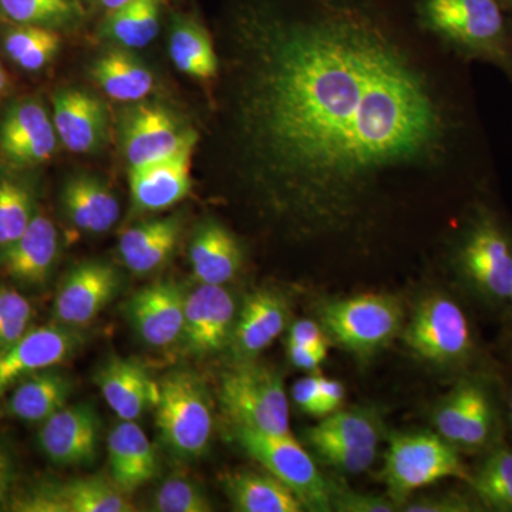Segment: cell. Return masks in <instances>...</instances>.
Segmentation results:
<instances>
[{"instance_id":"obj_1","label":"cell","mask_w":512,"mask_h":512,"mask_svg":"<svg viewBox=\"0 0 512 512\" xmlns=\"http://www.w3.org/2000/svg\"><path fill=\"white\" fill-rule=\"evenodd\" d=\"M220 59L222 175L293 248L372 259L493 192L471 66L413 0H231Z\"/></svg>"},{"instance_id":"obj_2","label":"cell","mask_w":512,"mask_h":512,"mask_svg":"<svg viewBox=\"0 0 512 512\" xmlns=\"http://www.w3.org/2000/svg\"><path fill=\"white\" fill-rule=\"evenodd\" d=\"M447 264L467 288L491 303L512 291V227L493 192L471 202L444 237Z\"/></svg>"},{"instance_id":"obj_3","label":"cell","mask_w":512,"mask_h":512,"mask_svg":"<svg viewBox=\"0 0 512 512\" xmlns=\"http://www.w3.org/2000/svg\"><path fill=\"white\" fill-rule=\"evenodd\" d=\"M420 28L467 64L494 66L512 84V13L498 0H413Z\"/></svg>"},{"instance_id":"obj_4","label":"cell","mask_w":512,"mask_h":512,"mask_svg":"<svg viewBox=\"0 0 512 512\" xmlns=\"http://www.w3.org/2000/svg\"><path fill=\"white\" fill-rule=\"evenodd\" d=\"M318 313L326 335L363 360L390 345L404 328L402 302L386 293L333 299Z\"/></svg>"},{"instance_id":"obj_5","label":"cell","mask_w":512,"mask_h":512,"mask_svg":"<svg viewBox=\"0 0 512 512\" xmlns=\"http://www.w3.org/2000/svg\"><path fill=\"white\" fill-rule=\"evenodd\" d=\"M220 402L232 426L292 434L284 380L274 367L256 360L234 363L221 376Z\"/></svg>"},{"instance_id":"obj_6","label":"cell","mask_w":512,"mask_h":512,"mask_svg":"<svg viewBox=\"0 0 512 512\" xmlns=\"http://www.w3.org/2000/svg\"><path fill=\"white\" fill-rule=\"evenodd\" d=\"M382 478L389 497L402 508L421 488L444 478L468 481L470 474L453 444L440 434L420 431L389 437Z\"/></svg>"},{"instance_id":"obj_7","label":"cell","mask_w":512,"mask_h":512,"mask_svg":"<svg viewBox=\"0 0 512 512\" xmlns=\"http://www.w3.org/2000/svg\"><path fill=\"white\" fill-rule=\"evenodd\" d=\"M156 421L161 439L175 456L201 457L211 443V397L200 377L187 370L168 373L160 382Z\"/></svg>"},{"instance_id":"obj_8","label":"cell","mask_w":512,"mask_h":512,"mask_svg":"<svg viewBox=\"0 0 512 512\" xmlns=\"http://www.w3.org/2000/svg\"><path fill=\"white\" fill-rule=\"evenodd\" d=\"M234 427V439L248 456L298 495L306 510L332 511L333 483L320 473L311 454L292 434L275 436Z\"/></svg>"},{"instance_id":"obj_9","label":"cell","mask_w":512,"mask_h":512,"mask_svg":"<svg viewBox=\"0 0 512 512\" xmlns=\"http://www.w3.org/2000/svg\"><path fill=\"white\" fill-rule=\"evenodd\" d=\"M404 343L430 365L456 367L470 360L474 336L466 313L444 293H431L403 328Z\"/></svg>"},{"instance_id":"obj_10","label":"cell","mask_w":512,"mask_h":512,"mask_svg":"<svg viewBox=\"0 0 512 512\" xmlns=\"http://www.w3.org/2000/svg\"><path fill=\"white\" fill-rule=\"evenodd\" d=\"M436 433L461 450L490 446L497 431V410L487 387L478 380H461L437 404Z\"/></svg>"},{"instance_id":"obj_11","label":"cell","mask_w":512,"mask_h":512,"mask_svg":"<svg viewBox=\"0 0 512 512\" xmlns=\"http://www.w3.org/2000/svg\"><path fill=\"white\" fill-rule=\"evenodd\" d=\"M19 512H131L130 498L106 477L43 481L13 500Z\"/></svg>"},{"instance_id":"obj_12","label":"cell","mask_w":512,"mask_h":512,"mask_svg":"<svg viewBox=\"0 0 512 512\" xmlns=\"http://www.w3.org/2000/svg\"><path fill=\"white\" fill-rule=\"evenodd\" d=\"M55 124L35 99L16 100L0 117V158L12 171L47 163L57 146Z\"/></svg>"},{"instance_id":"obj_13","label":"cell","mask_w":512,"mask_h":512,"mask_svg":"<svg viewBox=\"0 0 512 512\" xmlns=\"http://www.w3.org/2000/svg\"><path fill=\"white\" fill-rule=\"evenodd\" d=\"M121 140L130 168L156 163L198 143V133L183 128L170 110L160 104L143 103L127 111Z\"/></svg>"},{"instance_id":"obj_14","label":"cell","mask_w":512,"mask_h":512,"mask_svg":"<svg viewBox=\"0 0 512 512\" xmlns=\"http://www.w3.org/2000/svg\"><path fill=\"white\" fill-rule=\"evenodd\" d=\"M82 345L77 329L53 325L30 328L9 348L0 350V399L26 377L66 362Z\"/></svg>"},{"instance_id":"obj_15","label":"cell","mask_w":512,"mask_h":512,"mask_svg":"<svg viewBox=\"0 0 512 512\" xmlns=\"http://www.w3.org/2000/svg\"><path fill=\"white\" fill-rule=\"evenodd\" d=\"M238 309L225 286L200 284L185 298L181 340L187 352L208 356L228 348Z\"/></svg>"},{"instance_id":"obj_16","label":"cell","mask_w":512,"mask_h":512,"mask_svg":"<svg viewBox=\"0 0 512 512\" xmlns=\"http://www.w3.org/2000/svg\"><path fill=\"white\" fill-rule=\"evenodd\" d=\"M120 289V276L107 262L74 266L60 284L53 303L57 325L79 329L93 322Z\"/></svg>"},{"instance_id":"obj_17","label":"cell","mask_w":512,"mask_h":512,"mask_svg":"<svg viewBox=\"0 0 512 512\" xmlns=\"http://www.w3.org/2000/svg\"><path fill=\"white\" fill-rule=\"evenodd\" d=\"M100 419L89 403L63 407L42 423L37 444L56 466H89L97 457Z\"/></svg>"},{"instance_id":"obj_18","label":"cell","mask_w":512,"mask_h":512,"mask_svg":"<svg viewBox=\"0 0 512 512\" xmlns=\"http://www.w3.org/2000/svg\"><path fill=\"white\" fill-rule=\"evenodd\" d=\"M291 323L288 299L275 289H259L245 299L228 349L234 363L255 360Z\"/></svg>"},{"instance_id":"obj_19","label":"cell","mask_w":512,"mask_h":512,"mask_svg":"<svg viewBox=\"0 0 512 512\" xmlns=\"http://www.w3.org/2000/svg\"><path fill=\"white\" fill-rule=\"evenodd\" d=\"M185 298L183 286L173 281L156 282L131 296L127 316L144 343L167 348L181 338Z\"/></svg>"},{"instance_id":"obj_20","label":"cell","mask_w":512,"mask_h":512,"mask_svg":"<svg viewBox=\"0 0 512 512\" xmlns=\"http://www.w3.org/2000/svg\"><path fill=\"white\" fill-rule=\"evenodd\" d=\"M188 146L156 163L130 168L131 204L138 212L163 211L183 201L191 190L192 154Z\"/></svg>"},{"instance_id":"obj_21","label":"cell","mask_w":512,"mask_h":512,"mask_svg":"<svg viewBox=\"0 0 512 512\" xmlns=\"http://www.w3.org/2000/svg\"><path fill=\"white\" fill-rule=\"evenodd\" d=\"M59 256V234L53 221L37 211L26 231L0 252V268L25 288H42L49 282Z\"/></svg>"},{"instance_id":"obj_22","label":"cell","mask_w":512,"mask_h":512,"mask_svg":"<svg viewBox=\"0 0 512 512\" xmlns=\"http://www.w3.org/2000/svg\"><path fill=\"white\" fill-rule=\"evenodd\" d=\"M53 124L64 147L72 153L89 154L106 140V106L93 94L63 89L53 96Z\"/></svg>"},{"instance_id":"obj_23","label":"cell","mask_w":512,"mask_h":512,"mask_svg":"<svg viewBox=\"0 0 512 512\" xmlns=\"http://www.w3.org/2000/svg\"><path fill=\"white\" fill-rule=\"evenodd\" d=\"M190 264L204 285H228L244 268L245 252L237 235L221 222H202L190 244Z\"/></svg>"},{"instance_id":"obj_24","label":"cell","mask_w":512,"mask_h":512,"mask_svg":"<svg viewBox=\"0 0 512 512\" xmlns=\"http://www.w3.org/2000/svg\"><path fill=\"white\" fill-rule=\"evenodd\" d=\"M101 394L121 420L136 421L144 412L156 409L160 383L140 363L113 357L96 377Z\"/></svg>"},{"instance_id":"obj_25","label":"cell","mask_w":512,"mask_h":512,"mask_svg":"<svg viewBox=\"0 0 512 512\" xmlns=\"http://www.w3.org/2000/svg\"><path fill=\"white\" fill-rule=\"evenodd\" d=\"M111 481L124 494H131L153 480L157 456L147 434L136 421L121 420L107 439Z\"/></svg>"},{"instance_id":"obj_26","label":"cell","mask_w":512,"mask_h":512,"mask_svg":"<svg viewBox=\"0 0 512 512\" xmlns=\"http://www.w3.org/2000/svg\"><path fill=\"white\" fill-rule=\"evenodd\" d=\"M62 204L69 221L87 234H103L119 220L120 205L116 195L101 181L86 175L67 181Z\"/></svg>"},{"instance_id":"obj_27","label":"cell","mask_w":512,"mask_h":512,"mask_svg":"<svg viewBox=\"0 0 512 512\" xmlns=\"http://www.w3.org/2000/svg\"><path fill=\"white\" fill-rule=\"evenodd\" d=\"M222 487L239 512H302L305 505L272 474L238 470L225 474Z\"/></svg>"},{"instance_id":"obj_28","label":"cell","mask_w":512,"mask_h":512,"mask_svg":"<svg viewBox=\"0 0 512 512\" xmlns=\"http://www.w3.org/2000/svg\"><path fill=\"white\" fill-rule=\"evenodd\" d=\"M72 396V382L53 367L26 377L16 384L6 410L9 416L26 423H45L67 406Z\"/></svg>"},{"instance_id":"obj_29","label":"cell","mask_w":512,"mask_h":512,"mask_svg":"<svg viewBox=\"0 0 512 512\" xmlns=\"http://www.w3.org/2000/svg\"><path fill=\"white\" fill-rule=\"evenodd\" d=\"M170 56L181 73L201 82H211L221 74L220 53L208 30L197 20L175 19L170 37Z\"/></svg>"},{"instance_id":"obj_30","label":"cell","mask_w":512,"mask_h":512,"mask_svg":"<svg viewBox=\"0 0 512 512\" xmlns=\"http://www.w3.org/2000/svg\"><path fill=\"white\" fill-rule=\"evenodd\" d=\"M92 77L111 99L137 103L153 92L154 77L143 63L124 50H110L93 63Z\"/></svg>"},{"instance_id":"obj_31","label":"cell","mask_w":512,"mask_h":512,"mask_svg":"<svg viewBox=\"0 0 512 512\" xmlns=\"http://www.w3.org/2000/svg\"><path fill=\"white\" fill-rule=\"evenodd\" d=\"M384 436L382 416L373 407L340 409L305 431L306 440H328L362 448H379Z\"/></svg>"},{"instance_id":"obj_32","label":"cell","mask_w":512,"mask_h":512,"mask_svg":"<svg viewBox=\"0 0 512 512\" xmlns=\"http://www.w3.org/2000/svg\"><path fill=\"white\" fill-rule=\"evenodd\" d=\"M160 30L158 0H133L116 10L103 23L104 36L128 49L146 47Z\"/></svg>"},{"instance_id":"obj_33","label":"cell","mask_w":512,"mask_h":512,"mask_svg":"<svg viewBox=\"0 0 512 512\" xmlns=\"http://www.w3.org/2000/svg\"><path fill=\"white\" fill-rule=\"evenodd\" d=\"M35 192L12 170H0V252L26 231L36 215Z\"/></svg>"},{"instance_id":"obj_34","label":"cell","mask_w":512,"mask_h":512,"mask_svg":"<svg viewBox=\"0 0 512 512\" xmlns=\"http://www.w3.org/2000/svg\"><path fill=\"white\" fill-rule=\"evenodd\" d=\"M62 39L55 29L16 25L3 36L6 56L26 72H40L55 59Z\"/></svg>"},{"instance_id":"obj_35","label":"cell","mask_w":512,"mask_h":512,"mask_svg":"<svg viewBox=\"0 0 512 512\" xmlns=\"http://www.w3.org/2000/svg\"><path fill=\"white\" fill-rule=\"evenodd\" d=\"M478 500L488 510L512 512V451L498 447L468 478Z\"/></svg>"},{"instance_id":"obj_36","label":"cell","mask_w":512,"mask_h":512,"mask_svg":"<svg viewBox=\"0 0 512 512\" xmlns=\"http://www.w3.org/2000/svg\"><path fill=\"white\" fill-rule=\"evenodd\" d=\"M0 13L15 25L56 29L82 18L77 0H0Z\"/></svg>"},{"instance_id":"obj_37","label":"cell","mask_w":512,"mask_h":512,"mask_svg":"<svg viewBox=\"0 0 512 512\" xmlns=\"http://www.w3.org/2000/svg\"><path fill=\"white\" fill-rule=\"evenodd\" d=\"M32 305L22 293L0 285V350L18 342L30 329Z\"/></svg>"},{"instance_id":"obj_38","label":"cell","mask_w":512,"mask_h":512,"mask_svg":"<svg viewBox=\"0 0 512 512\" xmlns=\"http://www.w3.org/2000/svg\"><path fill=\"white\" fill-rule=\"evenodd\" d=\"M154 510L160 512H210L212 504L204 491L185 478H170L154 495Z\"/></svg>"},{"instance_id":"obj_39","label":"cell","mask_w":512,"mask_h":512,"mask_svg":"<svg viewBox=\"0 0 512 512\" xmlns=\"http://www.w3.org/2000/svg\"><path fill=\"white\" fill-rule=\"evenodd\" d=\"M309 446L316 456L340 473L362 474L375 464L377 448H362L333 443V441L309 439Z\"/></svg>"},{"instance_id":"obj_40","label":"cell","mask_w":512,"mask_h":512,"mask_svg":"<svg viewBox=\"0 0 512 512\" xmlns=\"http://www.w3.org/2000/svg\"><path fill=\"white\" fill-rule=\"evenodd\" d=\"M181 220L177 215L167 217L164 228L143 251L133 258L127 259L124 264L131 272L138 275L150 274L163 266L173 254L180 238Z\"/></svg>"},{"instance_id":"obj_41","label":"cell","mask_w":512,"mask_h":512,"mask_svg":"<svg viewBox=\"0 0 512 512\" xmlns=\"http://www.w3.org/2000/svg\"><path fill=\"white\" fill-rule=\"evenodd\" d=\"M332 511L338 512H394L400 511L392 498L357 493L350 488L333 484Z\"/></svg>"},{"instance_id":"obj_42","label":"cell","mask_w":512,"mask_h":512,"mask_svg":"<svg viewBox=\"0 0 512 512\" xmlns=\"http://www.w3.org/2000/svg\"><path fill=\"white\" fill-rule=\"evenodd\" d=\"M476 505L458 494H440L434 497H421L406 501L400 508L404 512H471Z\"/></svg>"},{"instance_id":"obj_43","label":"cell","mask_w":512,"mask_h":512,"mask_svg":"<svg viewBox=\"0 0 512 512\" xmlns=\"http://www.w3.org/2000/svg\"><path fill=\"white\" fill-rule=\"evenodd\" d=\"M292 399L303 413L323 417L320 403V375L302 377L292 386Z\"/></svg>"},{"instance_id":"obj_44","label":"cell","mask_w":512,"mask_h":512,"mask_svg":"<svg viewBox=\"0 0 512 512\" xmlns=\"http://www.w3.org/2000/svg\"><path fill=\"white\" fill-rule=\"evenodd\" d=\"M288 345L320 348V346H329V338L319 322L312 319H299L289 328Z\"/></svg>"},{"instance_id":"obj_45","label":"cell","mask_w":512,"mask_h":512,"mask_svg":"<svg viewBox=\"0 0 512 512\" xmlns=\"http://www.w3.org/2000/svg\"><path fill=\"white\" fill-rule=\"evenodd\" d=\"M329 346L306 348V346L288 345V359L296 369L315 372L328 357Z\"/></svg>"},{"instance_id":"obj_46","label":"cell","mask_w":512,"mask_h":512,"mask_svg":"<svg viewBox=\"0 0 512 512\" xmlns=\"http://www.w3.org/2000/svg\"><path fill=\"white\" fill-rule=\"evenodd\" d=\"M345 400L346 389L343 383H340L339 380L320 376V403H322L323 417L342 409Z\"/></svg>"},{"instance_id":"obj_47","label":"cell","mask_w":512,"mask_h":512,"mask_svg":"<svg viewBox=\"0 0 512 512\" xmlns=\"http://www.w3.org/2000/svg\"><path fill=\"white\" fill-rule=\"evenodd\" d=\"M12 477V461H10L6 451L0 448V503L5 500L6 494H8Z\"/></svg>"},{"instance_id":"obj_48","label":"cell","mask_w":512,"mask_h":512,"mask_svg":"<svg viewBox=\"0 0 512 512\" xmlns=\"http://www.w3.org/2000/svg\"><path fill=\"white\" fill-rule=\"evenodd\" d=\"M100 6L106 8L107 10H116L121 8V6L127 5V3L133 2V0H96Z\"/></svg>"},{"instance_id":"obj_49","label":"cell","mask_w":512,"mask_h":512,"mask_svg":"<svg viewBox=\"0 0 512 512\" xmlns=\"http://www.w3.org/2000/svg\"><path fill=\"white\" fill-rule=\"evenodd\" d=\"M10 86V80L8 73L3 69L2 63H0V97L5 96Z\"/></svg>"},{"instance_id":"obj_50","label":"cell","mask_w":512,"mask_h":512,"mask_svg":"<svg viewBox=\"0 0 512 512\" xmlns=\"http://www.w3.org/2000/svg\"><path fill=\"white\" fill-rule=\"evenodd\" d=\"M498 3H500L507 12L512 13V0H498Z\"/></svg>"},{"instance_id":"obj_51","label":"cell","mask_w":512,"mask_h":512,"mask_svg":"<svg viewBox=\"0 0 512 512\" xmlns=\"http://www.w3.org/2000/svg\"><path fill=\"white\" fill-rule=\"evenodd\" d=\"M508 410H510V420H511V423H512V393H511V396H510V402H508Z\"/></svg>"},{"instance_id":"obj_52","label":"cell","mask_w":512,"mask_h":512,"mask_svg":"<svg viewBox=\"0 0 512 512\" xmlns=\"http://www.w3.org/2000/svg\"><path fill=\"white\" fill-rule=\"evenodd\" d=\"M508 305H510V312H511V316H512V291H511V295H510V298H508Z\"/></svg>"}]
</instances>
